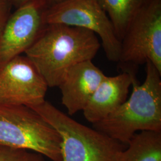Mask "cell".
Here are the masks:
<instances>
[{"label": "cell", "mask_w": 161, "mask_h": 161, "mask_svg": "<svg viewBox=\"0 0 161 161\" xmlns=\"http://www.w3.org/2000/svg\"><path fill=\"white\" fill-rule=\"evenodd\" d=\"M61 142L58 131L32 108L0 104V146L62 161Z\"/></svg>", "instance_id": "cell-4"}, {"label": "cell", "mask_w": 161, "mask_h": 161, "mask_svg": "<svg viewBox=\"0 0 161 161\" xmlns=\"http://www.w3.org/2000/svg\"><path fill=\"white\" fill-rule=\"evenodd\" d=\"M146 72L144 82L134 77L130 97L94 129L125 145L137 132H161V73L149 61Z\"/></svg>", "instance_id": "cell-2"}, {"label": "cell", "mask_w": 161, "mask_h": 161, "mask_svg": "<svg viewBox=\"0 0 161 161\" xmlns=\"http://www.w3.org/2000/svg\"><path fill=\"white\" fill-rule=\"evenodd\" d=\"M150 62L161 73V0H149L128 25L121 40L118 67L136 74Z\"/></svg>", "instance_id": "cell-5"}, {"label": "cell", "mask_w": 161, "mask_h": 161, "mask_svg": "<svg viewBox=\"0 0 161 161\" xmlns=\"http://www.w3.org/2000/svg\"><path fill=\"white\" fill-rule=\"evenodd\" d=\"M12 6L15 7L16 8H17L21 6H24L26 4H28L31 2H32L35 0H8Z\"/></svg>", "instance_id": "cell-15"}, {"label": "cell", "mask_w": 161, "mask_h": 161, "mask_svg": "<svg viewBox=\"0 0 161 161\" xmlns=\"http://www.w3.org/2000/svg\"><path fill=\"white\" fill-rule=\"evenodd\" d=\"M136 74L122 72L114 76H105L84 109L87 121L94 124L112 114L128 98Z\"/></svg>", "instance_id": "cell-10"}, {"label": "cell", "mask_w": 161, "mask_h": 161, "mask_svg": "<svg viewBox=\"0 0 161 161\" xmlns=\"http://www.w3.org/2000/svg\"><path fill=\"white\" fill-rule=\"evenodd\" d=\"M149 0H97L121 41L132 19Z\"/></svg>", "instance_id": "cell-12"}, {"label": "cell", "mask_w": 161, "mask_h": 161, "mask_svg": "<svg viewBox=\"0 0 161 161\" xmlns=\"http://www.w3.org/2000/svg\"><path fill=\"white\" fill-rule=\"evenodd\" d=\"M0 161H44V159L35 152L0 146Z\"/></svg>", "instance_id": "cell-13"}, {"label": "cell", "mask_w": 161, "mask_h": 161, "mask_svg": "<svg viewBox=\"0 0 161 161\" xmlns=\"http://www.w3.org/2000/svg\"><path fill=\"white\" fill-rule=\"evenodd\" d=\"M47 8L43 0H35L10 14L0 34V65L25 53L34 44L47 25Z\"/></svg>", "instance_id": "cell-8"}, {"label": "cell", "mask_w": 161, "mask_h": 161, "mask_svg": "<svg viewBox=\"0 0 161 161\" xmlns=\"http://www.w3.org/2000/svg\"><path fill=\"white\" fill-rule=\"evenodd\" d=\"M105 76L92 60L80 62L69 69L58 86L62 103L69 116L84 109Z\"/></svg>", "instance_id": "cell-9"}, {"label": "cell", "mask_w": 161, "mask_h": 161, "mask_svg": "<svg viewBox=\"0 0 161 161\" xmlns=\"http://www.w3.org/2000/svg\"><path fill=\"white\" fill-rule=\"evenodd\" d=\"M116 161H161V132H137L117 155Z\"/></svg>", "instance_id": "cell-11"}, {"label": "cell", "mask_w": 161, "mask_h": 161, "mask_svg": "<svg viewBox=\"0 0 161 161\" xmlns=\"http://www.w3.org/2000/svg\"><path fill=\"white\" fill-rule=\"evenodd\" d=\"M47 25L60 24L86 29L97 35L106 56L118 63L121 42L109 18L97 0H68L47 8Z\"/></svg>", "instance_id": "cell-6"}, {"label": "cell", "mask_w": 161, "mask_h": 161, "mask_svg": "<svg viewBox=\"0 0 161 161\" xmlns=\"http://www.w3.org/2000/svg\"><path fill=\"white\" fill-rule=\"evenodd\" d=\"M92 32L60 24L47 25L25 56L35 66L48 87H58L75 64L92 60L100 47Z\"/></svg>", "instance_id": "cell-1"}, {"label": "cell", "mask_w": 161, "mask_h": 161, "mask_svg": "<svg viewBox=\"0 0 161 161\" xmlns=\"http://www.w3.org/2000/svg\"><path fill=\"white\" fill-rule=\"evenodd\" d=\"M12 7L8 0H0V34L11 14Z\"/></svg>", "instance_id": "cell-14"}, {"label": "cell", "mask_w": 161, "mask_h": 161, "mask_svg": "<svg viewBox=\"0 0 161 161\" xmlns=\"http://www.w3.org/2000/svg\"><path fill=\"white\" fill-rule=\"evenodd\" d=\"M31 108L60 135L62 161H116L117 155L127 147L103 132L75 121L46 100Z\"/></svg>", "instance_id": "cell-3"}, {"label": "cell", "mask_w": 161, "mask_h": 161, "mask_svg": "<svg viewBox=\"0 0 161 161\" xmlns=\"http://www.w3.org/2000/svg\"><path fill=\"white\" fill-rule=\"evenodd\" d=\"M48 86L26 56L0 65V104L33 107L46 100Z\"/></svg>", "instance_id": "cell-7"}, {"label": "cell", "mask_w": 161, "mask_h": 161, "mask_svg": "<svg viewBox=\"0 0 161 161\" xmlns=\"http://www.w3.org/2000/svg\"><path fill=\"white\" fill-rule=\"evenodd\" d=\"M68 0H43L48 8Z\"/></svg>", "instance_id": "cell-16"}]
</instances>
